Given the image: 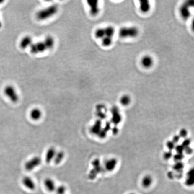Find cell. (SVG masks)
Masks as SVG:
<instances>
[{
    "label": "cell",
    "mask_w": 194,
    "mask_h": 194,
    "mask_svg": "<svg viewBox=\"0 0 194 194\" xmlns=\"http://www.w3.org/2000/svg\"><path fill=\"white\" fill-rule=\"evenodd\" d=\"M163 156L165 160H169L172 156V152L171 151H168L167 152H164Z\"/></svg>",
    "instance_id": "obj_34"
},
{
    "label": "cell",
    "mask_w": 194,
    "mask_h": 194,
    "mask_svg": "<svg viewBox=\"0 0 194 194\" xmlns=\"http://www.w3.org/2000/svg\"><path fill=\"white\" fill-rule=\"evenodd\" d=\"M94 36L96 38L102 39L105 37L104 27L97 28L94 32Z\"/></svg>",
    "instance_id": "obj_24"
},
{
    "label": "cell",
    "mask_w": 194,
    "mask_h": 194,
    "mask_svg": "<svg viewBox=\"0 0 194 194\" xmlns=\"http://www.w3.org/2000/svg\"><path fill=\"white\" fill-rule=\"evenodd\" d=\"M113 38L109 37H104L101 39L102 45L104 47H108L111 46L113 44Z\"/></svg>",
    "instance_id": "obj_23"
},
{
    "label": "cell",
    "mask_w": 194,
    "mask_h": 194,
    "mask_svg": "<svg viewBox=\"0 0 194 194\" xmlns=\"http://www.w3.org/2000/svg\"><path fill=\"white\" fill-rule=\"evenodd\" d=\"M43 115V113L41 109L38 107L33 108L31 109L29 113V116L31 119L34 121H38L41 119Z\"/></svg>",
    "instance_id": "obj_12"
},
{
    "label": "cell",
    "mask_w": 194,
    "mask_h": 194,
    "mask_svg": "<svg viewBox=\"0 0 194 194\" xmlns=\"http://www.w3.org/2000/svg\"><path fill=\"white\" fill-rule=\"evenodd\" d=\"M44 185L46 190L50 192L55 191L57 187L56 182L50 177H47L45 179Z\"/></svg>",
    "instance_id": "obj_11"
},
{
    "label": "cell",
    "mask_w": 194,
    "mask_h": 194,
    "mask_svg": "<svg viewBox=\"0 0 194 194\" xmlns=\"http://www.w3.org/2000/svg\"><path fill=\"white\" fill-rule=\"evenodd\" d=\"M2 27V24H1V21L0 20V28H1Z\"/></svg>",
    "instance_id": "obj_39"
},
{
    "label": "cell",
    "mask_w": 194,
    "mask_h": 194,
    "mask_svg": "<svg viewBox=\"0 0 194 194\" xmlns=\"http://www.w3.org/2000/svg\"><path fill=\"white\" fill-rule=\"evenodd\" d=\"M166 146L167 148L169 150V151H171L174 150L175 147V144L172 142V141H169L166 143Z\"/></svg>",
    "instance_id": "obj_29"
},
{
    "label": "cell",
    "mask_w": 194,
    "mask_h": 194,
    "mask_svg": "<svg viewBox=\"0 0 194 194\" xmlns=\"http://www.w3.org/2000/svg\"><path fill=\"white\" fill-rule=\"evenodd\" d=\"M22 182L25 188L29 190H33L36 188V183L34 180L30 177L27 176L24 177L22 180Z\"/></svg>",
    "instance_id": "obj_9"
},
{
    "label": "cell",
    "mask_w": 194,
    "mask_h": 194,
    "mask_svg": "<svg viewBox=\"0 0 194 194\" xmlns=\"http://www.w3.org/2000/svg\"><path fill=\"white\" fill-rule=\"evenodd\" d=\"M140 11L143 14H146L150 12L151 9V4L149 1L141 0L139 1Z\"/></svg>",
    "instance_id": "obj_14"
},
{
    "label": "cell",
    "mask_w": 194,
    "mask_h": 194,
    "mask_svg": "<svg viewBox=\"0 0 194 194\" xmlns=\"http://www.w3.org/2000/svg\"><path fill=\"white\" fill-rule=\"evenodd\" d=\"M30 48L31 52L35 55L44 52L47 50L43 41H38L36 43H33Z\"/></svg>",
    "instance_id": "obj_5"
},
{
    "label": "cell",
    "mask_w": 194,
    "mask_h": 194,
    "mask_svg": "<svg viewBox=\"0 0 194 194\" xmlns=\"http://www.w3.org/2000/svg\"><path fill=\"white\" fill-rule=\"evenodd\" d=\"M184 164L181 161H179V162H177L175 163V164L173 166V169L177 172H181L182 171L183 169L184 168Z\"/></svg>",
    "instance_id": "obj_27"
},
{
    "label": "cell",
    "mask_w": 194,
    "mask_h": 194,
    "mask_svg": "<svg viewBox=\"0 0 194 194\" xmlns=\"http://www.w3.org/2000/svg\"><path fill=\"white\" fill-rule=\"evenodd\" d=\"M41 159L38 156H35L28 159L25 164V168L27 171L34 170L41 164Z\"/></svg>",
    "instance_id": "obj_4"
},
{
    "label": "cell",
    "mask_w": 194,
    "mask_h": 194,
    "mask_svg": "<svg viewBox=\"0 0 194 194\" xmlns=\"http://www.w3.org/2000/svg\"><path fill=\"white\" fill-rule=\"evenodd\" d=\"M192 151H193V150H192V148L190 146L184 148V152H185L186 154H188V155H190V154H191Z\"/></svg>",
    "instance_id": "obj_36"
},
{
    "label": "cell",
    "mask_w": 194,
    "mask_h": 194,
    "mask_svg": "<svg viewBox=\"0 0 194 194\" xmlns=\"http://www.w3.org/2000/svg\"><path fill=\"white\" fill-rule=\"evenodd\" d=\"M191 6V4L189 3L188 2H187L186 3H184L181 7H180V14L181 17L183 19H187L188 18L190 17V7Z\"/></svg>",
    "instance_id": "obj_10"
},
{
    "label": "cell",
    "mask_w": 194,
    "mask_h": 194,
    "mask_svg": "<svg viewBox=\"0 0 194 194\" xmlns=\"http://www.w3.org/2000/svg\"></svg>",
    "instance_id": "obj_41"
},
{
    "label": "cell",
    "mask_w": 194,
    "mask_h": 194,
    "mask_svg": "<svg viewBox=\"0 0 194 194\" xmlns=\"http://www.w3.org/2000/svg\"><path fill=\"white\" fill-rule=\"evenodd\" d=\"M190 143H191V141L190 140L189 138H185V139L183 141V142L182 143V145L183 147H184V148H186V147H188L190 146Z\"/></svg>",
    "instance_id": "obj_32"
},
{
    "label": "cell",
    "mask_w": 194,
    "mask_h": 194,
    "mask_svg": "<svg viewBox=\"0 0 194 194\" xmlns=\"http://www.w3.org/2000/svg\"><path fill=\"white\" fill-rule=\"evenodd\" d=\"M175 149L177 153L178 154H183L184 151V148L182 146V145H177L175 146Z\"/></svg>",
    "instance_id": "obj_30"
},
{
    "label": "cell",
    "mask_w": 194,
    "mask_h": 194,
    "mask_svg": "<svg viewBox=\"0 0 194 194\" xmlns=\"http://www.w3.org/2000/svg\"><path fill=\"white\" fill-rule=\"evenodd\" d=\"M102 122L100 120H97L91 127V132L94 134H99L101 130Z\"/></svg>",
    "instance_id": "obj_19"
},
{
    "label": "cell",
    "mask_w": 194,
    "mask_h": 194,
    "mask_svg": "<svg viewBox=\"0 0 194 194\" xmlns=\"http://www.w3.org/2000/svg\"><path fill=\"white\" fill-rule=\"evenodd\" d=\"M153 179L149 175H146L142 179V185L144 188H149L152 184Z\"/></svg>",
    "instance_id": "obj_21"
},
{
    "label": "cell",
    "mask_w": 194,
    "mask_h": 194,
    "mask_svg": "<svg viewBox=\"0 0 194 194\" xmlns=\"http://www.w3.org/2000/svg\"><path fill=\"white\" fill-rule=\"evenodd\" d=\"M45 44L47 50H51L54 47L56 44V41L53 37L47 36L43 41Z\"/></svg>",
    "instance_id": "obj_16"
},
{
    "label": "cell",
    "mask_w": 194,
    "mask_h": 194,
    "mask_svg": "<svg viewBox=\"0 0 194 194\" xmlns=\"http://www.w3.org/2000/svg\"><path fill=\"white\" fill-rule=\"evenodd\" d=\"M65 153L63 151H57L55 156L54 159H53V162L56 164H59L62 162V161L65 158Z\"/></svg>",
    "instance_id": "obj_18"
},
{
    "label": "cell",
    "mask_w": 194,
    "mask_h": 194,
    "mask_svg": "<svg viewBox=\"0 0 194 194\" xmlns=\"http://www.w3.org/2000/svg\"><path fill=\"white\" fill-rule=\"evenodd\" d=\"M184 156L183 154H178V153H177L176 154H175L174 156V159L176 162L181 161L183 159H184Z\"/></svg>",
    "instance_id": "obj_28"
},
{
    "label": "cell",
    "mask_w": 194,
    "mask_h": 194,
    "mask_svg": "<svg viewBox=\"0 0 194 194\" xmlns=\"http://www.w3.org/2000/svg\"><path fill=\"white\" fill-rule=\"evenodd\" d=\"M105 37L113 38L115 32V28L113 26L109 25L104 27Z\"/></svg>",
    "instance_id": "obj_20"
},
{
    "label": "cell",
    "mask_w": 194,
    "mask_h": 194,
    "mask_svg": "<svg viewBox=\"0 0 194 194\" xmlns=\"http://www.w3.org/2000/svg\"><path fill=\"white\" fill-rule=\"evenodd\" d=\"M180 137L179 135H175L172 138V141L174 142L175 144H177V143H178L179 140H180Z\"/></svg>",
    "instance_id": "obj_35"
},
{
    "label": "cell",
    "mask_w": 194,
    "mask_h": 194,
    "mask_svg": "<svg viewBox=\"0 0 194 194\" xmlns=\"http://www.w3.org/2000/svg\"><path fill=\"white\" fill-rule=\"evenodd\" d=\"M87 3L89 7L90 14L93 16L98 15L100 12L99 1L96 0H90L88 1Z\"/></svg>",
    "instance_id": "obj_8"
},
{
    "label": "cell",
    "mask_w": 194,
    "mask_h": 194,
    "mask_svg": "<svg viewBox=\"0 0 194 194\" xmlns=\"http://www.w3.org/2000/svg\"><path fill=\"white\" fill-rule=\"evenodd\" d=\"M112 131H113V133L114 134H117V133H118V128H117L116 127H115L114 128H113V129H112Z\"/></svg>",
    "instance_id": "obj_37"
},
{
    "label": "cell",
    "mask_w": 194,
    "mask_h": 194,
    "mask_svg": "<svg viewBox=\"0 0 194 194\" xmlns=\"http://www.w3.org/2000/svg\"><path fill=\"white\" fill-rule=\"evenodd\" d=\"M121 120V117L119 113L113 114L112 118V122L115 125H118Z\"/></svg>",
    "instance_id": "obj_25"
},
{
    "label": "cell",
    "mask_w": 194,
    "mask_h": 194,
    "mask_svg": "<svg viewBox=\"0 0 194 194\" xmlns=\"http://www.w3.org/2000/svg\"><path fill=\"white\" fill-rule=\"evenodd\" d=\"M58 11V7L57 5H51L37 12L36 18L39 21L45 20L56 15Z\"/></svg>",
    "instance_id": "obj_1"
},
{
    "label": "cell",
    "mask_w": 194,
    "mask_h": 194,
    "mask_svg": "<svg viewBox=\"0 0 194 194\" xmlns=\"http://www.w3.org/2000/svg\"><path fill=\"white\" fill-rule=\"evenodd\" d=\"M5 95L13 103H16L19 101V97L15 88L12 85H8L4 88Z\"/></svg>",
    "instance_id": "obj_3"
},
{
    "label": "cell",
    "mask_w": 194,
    "mask_h": 194,
    "mask_svg": "<svg viewBox=\"0 0 194 194\" xmlns=\"http://www.w3.org/2000/svg\"><path fill=\"white\" fill-rule=\"evenodd\" d=\"M131 102V98L128 94H124L120 97V102L121 105L127 106L129 105Z\"/></svg>",
    "instance_id": "obj_22"
},
{
    "label": "cell",
    "mask_w": 194,
    "mask_h": 194,
    "mask_svg": "<svg viewBox=\"0 0 194 194\" xmlns=\"http://www.w3.org/2000/svg\"><path fill=\"white\" fill-rule=\"evenodd\" d=\"M117 161L115 159L112 158L107 160L105 164V168L108 171H112L115 169Z\"/></svg>",
    "instance_id": "obj_17"
},
{
    "label": "cell",
    "mask_w": 194,
    "mask_h": 194,
    "mask_svg": "<svg viewBox=\"0 0 194 194\" xmlns=\"http://www.w3.org/2000/svg\"><path fill=\"white\" fill-rule=\"evenodd\" d=\"M140 30L137 27H123L119 30L118 34L122 38H135L139 35Z\"/></svg>",
    "instance_id": "obj_2"
},
{
    "label": "cell",
    "mask_w": 194,
    "mask_h": 194,
    "mask_svg": "<svg viewBox=\"0 0 194 194\" xmlns=\"http://www.w3.org/2000/svg\"><path fill=\"white\" fill-rule=\"evenodd\" d=\"M168 176L169 178H173L174 177V172H168Z\"/></svg>",
    "instance_id": "obj_38"
},
{
    "label": "cell",
    "mask_w": 194,
    "mask_h": 194,
    "mask_svg": "<svg viewBox=\"0 0 194 194\" xmlns=\"http://www.w3.org/2000/svg\"><path fill=\"white\" fill-rule=\"evenodd\" d=\"M56 152V150L55 147H50L47 149L45 152V157L46 163H50L52 161H53Z\"/></svg>",
    "instance_id": "obj_13"
},
{
    "label": "cell",
    "mask_w": 194,
    "mask_h": 194,
    "mask_svg": "<svg viewBox=\"0 0 194 194\" xmlns=\"http://www.w3.org/2000/svg\"><path fill=\"white\" fill-rule=\"evenodd\" d=\"M93 169L90 171L88 177L89 179H94L96 177L100 172L101 169L100 165V161L99 159H96L94 160L92 162Z\"/></svg>",
    "instance_id": "obj_7"
},
{
    "label": "cell",
    "mask_w": 194,
    "mask_h": 194,
    "mask_svg": "<svg viewBox=\"0 0 194 194\" xmlns=\"http://www.w3.org/2000/svg\"><path fill=\"white\" fill-rule=\"evenodd\" d=\"M135 194V193H130V194Z\"/></svg>",
    "instance_id": "obj_40"
},
{
    "label": "cell",
    "mask_w": 194,
    "mask_h": 194,
    "mask_svg": "<svg viewBox=\"0 0 194 194\" xmlns=\"http://www.w3.org/2000/svg\"><path fill=\"white\" fill-rule=\"evenodd\" d=\"M188 132L187 129L185 128H182L179 132V136L180 138H186L188 136Z\"/></svg>",
    "instance_id": "obj_31"
},
{
    "label": "cell",
    "mask_w": 194,
    "mask_h": 194,
    "mask_svg": "<svg viewBox=\"0 0 194 194\" xmlns=\"http://www.w3.org/2000/svg\"><path fill=\"white\" fill-rule=\"evenodd\" d=\"M140 64L141 66L144 69H151L154 65V58L150 55H145L140 59Z\"/></svg>",
    "instance_id": "obj_6"
},
{
    "label": "cell",
    "mask_w": 194,
    "mask_h": 194,
    "mask_svg": "<svg viewBox=\"0 0 194 194\" xmlns=\"http://www.w3.org/2000/svg\"><path fill=\"white\" fill-rule=\"evenodd\" d=\"M66 191H67V188L63 185L57 186L55 190L56 194H66Z\"/></svg>",
    "instance_id": "obj_26"
},
{
    "label": "cell",
    "mask_w": 194,
    "mask_h": 194,
    "mask_svg": "<svg viewBox=\"0 0 194 194\" xmlns=\"http://www.w3.org/2000/svg\"><path fill=\"white\" fill-rule=\"evenodd\" d=\"M32 42V38L29 36H26L21 40L19 45L22 49H25L31 46Z\"/></svg>",
    "instance_id": "obj_15"
},
{
    "label": "cell",
    "mask_w": 194,
    "mask_h": 194,
    "mask_svg": "<svg viewBox=\"0 0 194 194\" xmlns=\"http://www.w3.org/2000/svg\"><path fill=\"white\" fill-rule=\"evenodd\" d=\"M188 178L186 179V184L188 186H190L193 185L194 183V177L193 176H188Z\"/></svg>",
    "instance_id": "obj_33"
}]
</instances>
